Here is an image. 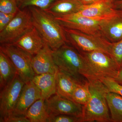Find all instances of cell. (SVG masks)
Listing matches in <instances>:
<instances>
[{
  "label": "cell",
  "mask_w": 122,
  "mask_h": 122,
  "mask_svg": "<svg viewBox=\"0 0 122 122\" xmlns=\"http://www.w3.org/2000/svg\"><path fill=\"white\" fill-rule=\"evenodd\" d=\"M114 8L116 9H122V0H118L115 1Z\"/></svg>",
  "instance_id": "1f68e13d"
},
{
  "label": "cell",
  "mask_w": 122,
  "mask_h": 122,
  "mask_svg": "<svg viewBox=\"0 0 122 122\" xmlns=\"http://www.w3.org/2000/svg\"><path fill=\"white\" fill-rule=\"evenodd\" d=\"M45 42L36 29L34 26L13 44L15 46L34 56L44 47Z\"/></svg>",
  "instance_id": "4fadbf2b"
},
{
  "label": "cell",
  "mask_w": 122,
  "mask_h": 122,
  "mask_svg": "<svg viewBox=\"0 0 122 122\" xmlns=\"http://www.w3.org/2000/svg\"><path fill=\"white\" fill-rule=\"evenodd\" d=\"M100 34L111 43L122 39V9L117 15L103 24Z\"/></svg>",
  "instance_id": "e0dca14e"
},
{
  "label": "cell",
  "mask_w": 122,
  "mask_h": 122,
  "mask_svg": "<svg viewBox=\"0 0 122 122\" xmlns=\"http://www.w3.org/2000/svg\"><path fill=\"white\" fill-rule=\"evenodd\" d=\"M110 55L119 69L122 68V39L116 42L112 43L110 50Z\"/></svg>",
  "instance_id": "cb8c5ba5"
},
{
  "label": "cell",
  "mask_w": 122,
  "mask_h": 122,
  "mask_svg": "<svg viewBox=\"0 0 122 122\" xmlns=\"http://www.w3.org/2000/svg\"><path fill=\"white\" fill-rule=\"evenodd\" d=\"M18 72L12 61L0 50V89L11 83L17 75Z\"/></svg>",
  "instance_id": "d6986e66"
},
{
  "label": "cell",
  "mask_w": 122,
  "mask_h": 122,
  "mask_svg": "<svg viewBox=\"0 0 122 122\" xmlns=\"http://www.w3.org/2000/svg\"><path fill=\"white\" fill-rule=\"evenodd\" d=\"M34 27L29 8L20 10L13 19L0 32V44H12Z\"/></svg>",
  "instance_id": "8992f818"
},
{
  "label": "cell",
  "mask_w": 122,
  "mask_h": 122,
  "mask_svg": "<svg viewBox=\"0 0 122 122\" xmlns=\"http://www.w3.org/2000/svg\"><path fill=\"white\" fill-rule=\"evenodd\" d=\"M28 8L31 13L34 26L52 50H56L67 44L64 28L55 18L36 7Z\"/></svg>",
  "instance_id": "7a4b0ae2"
},
{
  "label": "cell",
  "mask_w": 122,
  "mask_h": 122,
  "mask_svg": "<svg viewBox=\"0 0 122 122\" xmlns=\"http://www.w3.org/2000/svg\"><path fill=\"white\" fill-rule=\"evenodd\" d=\"M87 81H80L58 69L56 75V94L63 97L73 100L72 95L76 87L79 84Z\"/></svg>",
  "instance_id": "5bb4252c"
},
{
  "label": "cell",
  "mask_w": 122,
  "mask_h": 122,
  "mask_svg": "<svg viewBox=\"0 0 122 122\" xmlns=\"http://www.w3.org/2000/svg\"><path fill=\"white\" fill-rule=\"evenodd\" d=\"M45 102L49 117L66 114L82 117V105L56 94L45 100Z\"/></svg>",
  "instance_id": "30bf717a"
},
{
  "label": "cell",
  "mask_w": 122,
  "mask_h": 122,
  "mask_svg": "<svg viewBox=\"0 0 122 122\" xmlns=\"http://www.w3.org/2000/svg\"><path fill=\"white\" fill-rule=\"evenodd\" d=\"M64 29L67 44L79 52L100 51L110 55L112 43L102 35L89 34L72 29Z\"/></svg>",
  "instance_id": "5b68a950"
},
{
  "label": "cell",
  "mask_w": 122,
  "mask_h": 122,
  "mask_svg": "<svg viewBox=\"0 0 122 122\" xmlns=\"http://www.w3.org/2000/svg\"><path fill=\"white\" fill-rule=\"evenodd\" d=\"M41 98V91L35 83L32 81L27 82L22 88L12 115L25 116L29 107Z\"/></svg>",
  "instance_id": "8fae6325"
},
{
  "label": "cell",
  "mask_w": 122,
  "mask_h": 122,
  "mask_svg": "<svg viewBox=\"0 0 122 122\" xmlns=\"http://www.w3.org/2000/svg\"><path fill=\"white\" fill-rule=\"evenodd\" d=\"M45 101L42 98L38 99L28 109L25 116L30 122H48L49 115Z\"/></svg>",
  "instance_id": "ffe728a7"
},
{
  "label": "cell",
  "mask_w": 122,
  "mask_h": 122,
  "mask_svg": "<svg viewBox=\"0 0 122 122\" xmlns=\"http://www.w3.org/2000/svg\"><path fill=\"white\" fill-rule=\"evenodd\" d=\"M107 100L110 114L111 122H122V97L109 92Z\"/></svg>",
  "instance_id": "44dd1931"
},
{
  "label": "cell",
  "mask_w": 122,
  "mask_h": 122,
  "mask_svg": "<svg viewBox=\"0 0 122 122\" xmlns=\"http://www.w3.org/2000/svg\"><path fill=\"white\" fill-rule=\"evenodd\" d=\"M25 83L17 74L11 83L0 89V122L12 115Z\"/></svg>",
  "instance_id": "9c48e42d"
},
{
  "label": "cell",
  "mask_w": 122,
  "mask_h": 122,
  "mask_svg": "<svg viewBox=\"0 0 122 122\" xmlns=\"http://www.w3.org/2000/svg\"><path fill=\"white\" fill-rule=\"evenodd\" d=\"M90 92L89 88L88 80L85 82L79 85L74 90L72 95L73 101L84 106L90 100Z\"/></svg>",
  "instance_id": "7402d4cb"
},
{
  "label": "cell",
  "mask_w": 122,
  "mask_h": 122,
  "mask_svg": "<svg viewBox=\"0 0 122 122\" xmlns=\"http://www.w3.org/2000/svg\"><path fill=\"white\" fill-rule=\"evenodd\" d=\"M56 73L35 75L32 80L40 90L42 98L44 100L48 99L56 94Z\"/></svg>",
  "instance_id": "ac0fdd59"
},
{
  "label": "cell",
  "mask_w": 122,
  "mask_h": 122,
  "mask_svg": "<svg viewBox=\"0 0 122 122\" xmlns=\"http://www.w3.org/2000/svg\"><path fill=\"white\" fill-rule=\"evenodd\" d=\"M20 10L17 0H0V12L8 14H16Z\"/></svg>",
  "instance_id": "d4e9b609"
},
{
  "label": "cell",
  "mask_w": 122,
  "mask_h": 122,
  "mask_svg": "<svg viewBox=\"0 0 122 122\" xmlns=\"http://www.w3.org/2000/svg\"><path fill=\"white\" fill-rule=\"evenodd\" d=\"M87 64L90 77L89 78L100 79L106 78L114 79L119 69L110 55L100 51L79 52Z\"/></svg>",
  "instance_id": "277c9868"
},
{
  "label": "cell",
  "mask_w": 122,
  "mask_h": 122,
  "mask_svg": "<svg viewBox=\"0 0 122 122\" xmlns=\"http://www.w3.org/2000/svg\"><path fill=\"white\" fill-rule=\"evenodd\" d=\"M91 94L90 100L83 106L82 122H111L107 96L109 91L99 79H87Z\"/></svg>",
  "instance_id": "6da1fadb"
},
{
  "label": "cell",
  "mask_w": 122,
  "mask_h": 122,
  "mask_svg": "<svg viewBox=\"0 0 122 122\" xmlns=\"http://www.w3.org/2000/svg\"><path fill=\"white\" fill-rule=\"evenodd\" d=\"M3 122H30L25 116L11 115L5 119Z\"/></svg>",
  "instance_id": "f1b7e54d"
},
{
  "label": "cell",
  "mask_w": 122,
  "mask_h": 122,
  "mask_svg": "<svg viewBox=\"0 0 122 122\" xmlns=\"http://www.w3.org/2000/svg\"><path fill=\"white\" fill-rule=\"evenodd\" d=\"M84 5L78 0H56L45 11L55 18L77 13Z\"/></svg>",
  "instance_id": "9a60e30c"
},
{
  "label": "cell",
  "mask_w": 122,
  "mask_h": 122,
  "mask_svg": "<svg viewBox=\"0 0 122 122\" xmlns=\"http://www.w3.org/2000/svg\"><path fill=\"white\" fill-rule=\"evenodd\" d=\"M0 50L9 57L25 83L32 81L35 75L32 67L33 55L11 44H0Z\"/></svg>",
  "instance_id": "ba28073f"
},
{
  "label": "cell",
  "mask_w": 122,
  "mask_h": 122,
  "mask_svg": "<svg viewBox=\"0 0 122 122\" xmlns=\"http://www.w3.org/2000/svg\"><path fill=\"white\" fill-rule=\"evenodd\" d=\"M48 122H82V119L75 116L59 114L50 116Z\"/></svg>",
  "instance_id": "4316f807"
},
{
  "label": "cell",
  "mask_w": 122,
  "mask_h": 122,
  "mask_svg": "<svg viewBox=\"0 0 122 122\" xmlns=\"http://www.w3.org/2000/svg\"><path fill=\"white\" fill-rule=\"evenodd\" d=\"M56 0H17L20 10L34 7L45 10L48 8Z\"/></svg>",
  "instance_id": "603a6c76"
},
{
  "label": "cell",
  "mask_w": 122,
  "mask_h": 122,
  "mask_svg": "<svg viewBox=\"0 0 122 122\" xmlns=\"http://www.w3.org/2000/svg\"><path fill=\"white\" fill-rule=\"evenodd\" d=\"M100 80L106 86L109 92L118 94L122 97V85L118 83L114 79L106 78Z\"/></svg>",
  "instance_id": "484cf974"
},
{
  "label": "cell",
  "mask_w": 122,
  "mask_h": 122,
  "mask_svg": "<svg viewBox=\"0 0 122 122\" xmlns=\"http://www.w3.org/2000/svg\"><path fill=\"white\" fill-rule=\"evenodd\" d=\"M52 52V49L45 42L39 52L33 56L32 67L35 75L57 73L58 68L55 63Z\"/></svg>",
  "instance_id": "7c38bea8"
},
{
  "label": "cell",
  "mask_w": 122,
  "mask_h": 122,
  "mask_svg": "<svg viewBox=\"0 0 122 122\" xmlns=\"http://www.w3.org/2000/svg\"><path fill=\"white\" fill-rule=\"evenodd\" d=\"M16 14H8L0 12V32L7 26L13 19Z\"/></svg>",
  "instance_id": "83f0119b"
},
{
  "label": "cell",
  "mask_w": 122,
  "mask_h": 122,
  "mask_svg": "<svg viewBox=\"0 0 122 122\" xmlns=\"http://www.w3.org/2000/svg\"><path fill=\"white\" fill-rule=\"evenodd\" d=\"M53 56L58 69L80 81L89 78V69L85 59L80 53L72 46L65 44L53 51Z\"/></svg>",
  "instance_id": "3957f363"
},
{
  "label": "cell",
  "mask_w": 122,
  "mask_h": 122,
  "mask_svg": "<svg viewBox=\"0 0 122 122\" xmlns=\"http://www.w3.org/2000/svg\"><path fill=\"white\" fill-rule=\"evenodd\" d=\"M115 0H98L91 5H84L83 8L77 13L84 16L92 18L101 17L113 13Z\"/></svg>",
  "instance_id": "2e32d148"
},
{
  "label": "cell",
  "mask_w": 122,
  "mask_h": 122,
  "mask_svg": "<svg viewBox=\"0 0 122 122\" xmlns=\"http://www.w3.org/2000/svg\"><path fill=\"white\" fill-rule=\"evenodd\" d=\"M110 15L92 18L84 16L77 13L55 18L64 28L76 30L89 34L101 35L102 25L111 19Z\"/></svg>",
  "instance_id": "52a82bcc"
},
{
  "label": "cell",
  "mask_w": 122,
  "mask_h": 122,
  "mask_svg": "<svg viewBox=\"0 0 122 122\" xmlns=\"http://www.w3.org/2000/svg\"><path fill=\"white\" fill-rule=\"evenodd\" d=\"M115 80L118 83L122 85V68L119 70Z\"/></svg>",
  "instance_id": "f546056e"
},
{
  "label": "cell",
  "mask_w": 122,
  "mask_h": 122,
  "mask_svg": "<svg viewBox=\"0 0 122 122\" xmlns=\"http://www.w3.org/2000/svg\"><path fill=\"white\" fill-rule=\"evenodd\" d=\"M83 5H91L98 0H78Z\"/></svg>",
  "instance_id": "4dcf8cb0"
}]
</instances>
